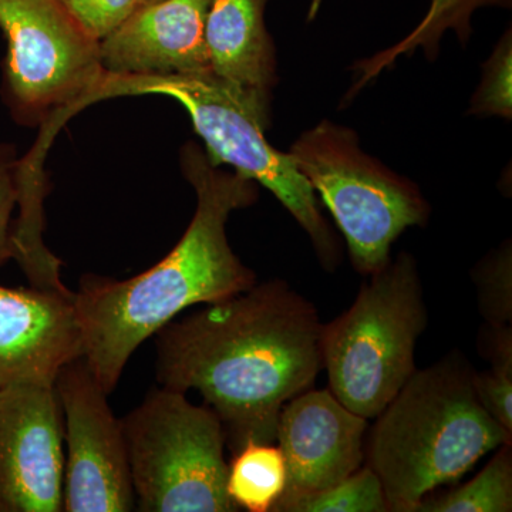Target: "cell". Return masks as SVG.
I'll list each match as a JSON object with an SVG mask.
<instances>
[{"mask_svg":"<svg viewBox=\"0 0 512 512\" xmlns=\"http://www.w3.org/2000/svg\"><path fill=\"white\" fill-rule=\"evenodd\" d=\"M477 289L478 309L485 325H512L511 244L485 256L471 272Z\"/></svg>","mask_w":512,"mask_h":512,"instance_id":"obj_20","label":"cell"},{"mask_svg":"<svg viewBox=\"0 0 512 512\" xmlns=\"http://www.w3.org/2000/svg\"><path fill=\"white\" fill-rule=\"evenodd\" d=\"M147 94L177 100L190 114L211 163L231 165L235 173L268 188L309 235L323 268H338V239L322 217L315 191L291 154L281 153L266 140L269 94L229 83L212 72L185 76L103 73L80 110L101 100Z\"/></svg>","mask_w":512,"mask_h":512,"instance_id":"obj_4","label":"cell"},{"mask_svg":"<svg viewBox=\"0 0 512 512\" xmlns=\"http://www.w3.org/2000/svg\"><path fill=\"white\" fill-rule=\"evenodd\" d=\"M511 33L498 43L493 56L484 66L483 82L474 96L471 111L485 116H501L510 119L511 106Z\"/></svg>","mask_w":512,"mask_h":512,"instance_id":"obj_21","label":"cell"},{"mask_svg":"<svg viewBox=\"0 0 512 512\" xmlns=\"http://www.w3.org/2000/svg\"><path fill=\"white\" fill-rule=\"evenodd\" d=\"M367 430L369 420L330 390L309 389L289 400L276 427L288 477L282 497L312 493L352 476L365 464Z\"/></svg>","mask_w":512,"mask_h":512,"instance_id":"obj_11","label":"cell"},{"mask_svg":"<svg viewBox=\"0 0 512 512\" xmlns=\"http://www.w3.org/2000/svg\"><path fill=\"white\" fill-rule=\"evenodd\" d=\"M0 29L5 99L16 119L45 124L36 147L46 151L103 76L100 40L62 0H0Z\"/></svg>","mask_w":512,"mask_h":512,"instance_id":"obj_8","label":"cell"},{"mask_svg":"<svg viewBox=\"0 0 512 512\" xmlns=\"http://www.w3.org/2000/svg\"><path fill=\"white\" fill-rule=\"evenodd\" d=\"M463 353L416 370L376 417L365 464L382 483L389 512H416L427 495L457 483L512 434L481 406Z\"/></svg>","mask_w":512,"mask_h":512,"instance_id":"obj_3","label":"cell"},{"mask_svg":"<svg viewBox=\"0 0 512 512\" xmlns=\"http://www.w3.org/2000/svg\"><path fill=\"white\" fill-rule=\"evenodd\" d=\"M286 464L274 443H248L228 463L227 493L239 510L271 512L286 488Z\"/></svg>","mask_w":512,"mask_h":512,"instance_id":"obj_15","label":"cell"},{"mask_svg":"<svg viewBox=\"0 0 512 512\" xmlns=\"http://www.w3.org/2000/svg\"><path fill=\"white\" fill-rule=\"evenodd\" d=\"M512 444L497 448V453L473 480L446 491L430 494L416 512H511Z\"/></svg>","mask_w":512,"mask_h":512,"instance_id":"obj_17","label":"cell"},{"mask_svg":"<svg viewBox=\"0 0 512 512\" xmlns=\"http://www.w3.org/2000/svg\"><path fill=\"white\" fill-rule=\"evenodd\" d=\"M323 323L282 279L256 284L156 333L161 387L197 390L220 417L232 454L275 443L279 413L322 370Z\"/></svg>","mask_w":512,"mask_h":512,"instance_id":"obj_1","label":"cell"},{"mask_svg":"<svg viewBox=\"0 0 512 512\" xmlns=\"http://www.w3.org/2000/svg\"><path fill=\"white\" fill-rule=\"evenodd\" d=\"M367 278L348 311L323 325L320 349L330 392L373 420L416 372L429 312L413 255L402 252Z\"/></svg>","mask_w":512,"mask_h":512,"instance_id":"obj_5","label":"cell"},{"mask_svg":"<svg viewBox=\"0 0 512 512\" xmlns=\"http://www.w3.org/2000/svg\"><path fill=\"white\" fill-rule=\"evenodd\" d=\"M478 340L490 369L474 370V389L481 406L512 434V325H484Z\"/></svg>","mask_w":512,"mask_h":512,"instance_id":"obj_18","label":"cell"},{"mask_svg":"<svg viewBox=\"0 0 512 512\" xmlns=\"http://www.w3.org/2000/svg\"><path fill=\"white\" fill-rule=\"evenodd\" d=\"M153 2H158V0H136V8H137V6L147 5V3H153Z\"/></svg>","mask_w":512,"mask_h":512,"instance_id":"obj_24","label":"cell"},{"mask_svg":"<svg viewBox=\"0 0 512 512\" xmlns=\"http://www.w3.org/2000/svg\"><path fill=\"white\" fill-rule=\"evenodd\" d=\"M55 390L64 424L63 511H133L123 426L84 356L62 367Z\"/></svg>","mask_w":512,"mask_h":512,"instance_id":"obj_9","label":"cell"},{"mask_svg":"<svg viewBox=\"0 0 512 512\" xmlns=\"http://www.w3.org/2000/svg\"><path fill=\"white\" fill-rule=\"evenodd\" d=\"M19 158L15 147L0 143V266L13 259V212L18 208Z\"/></svg>","mask_w":512,"mask_h":512,"instance_id":"obj_22","label":"cell"},{"mask_svg":"<svg viewBox=\"0 0 512 512\" xmlns=\"http://www.w3.org/2000/svg\"><path fill=\"white\" fill-rule=\"evenodd\" d=\"M210 0H158L137 6L100 40L104 73L185 76L211 72L205 42Z\"/></svg>","mask_w":512,"mask_h":512,"instance_id":"obj_13","label":"cell"},{"mask_svg":"<svg viewBox=\"0 0 512 512\" xmlns=\"http://www.w3.org/2000/svg\"><path fill=\"white\" fill-rule=\"evenodd\" d=\"M181 167L197 194V208L173 251L124 281L83 276L74 292L83 356L107 394L116 389L133 353L181 312L256 284L255 272L229 245L227 222L231 212L258 200V184L220 170L195 143L181 151Z\"/></svg>","mask_w":512,"mask_h":512,"instance_id":"obj_2","label":"cell"},{"mask_svg":"<svg viewBox=\"0 0 512 512\" xmlns=\"http://www.w3.org/2000/svg\"><path fill=\"white\" fill-rule=\"evenodd\" d=\"M64 424L55 384L0 389V512L63 511Z\"/></svg>","mask_w":512,"mask_h":512,"instance_id":"obj_10","label":"cell"},{"mask_svg":"<svg viewBox=\"0 0 512 512\" xmlns=\"http://www.w3.org/2000/svg\"><path fill=\"white\" fill-rule=\"evenodd\" d=\"M498 6L510 8L511 0H431L426 16L409 36L400 40L392 49L379 53L372 60L363 63V77L360 86L370 77L382 72L402 55H410L417 47H423L426 55L434 56L439 49L441 37L447 30H454L458 39L467 40L471 35V18L478 9Z\"/></svg>","mask_w":512,"mask_h":512,"instance_id":"obj_16","label":"cell"},{"mask_svg":"<svg viewBox=\"0 0 512 512\" xmlns=\"http://www.w3.org/2000/svg\"><path fill=\"white\" fill-rule=\"evenodd\" d=\"M120 420L138 511H239L227 493V436L211 407L160 387Z\"/></svg>","mask_w":512,"mask_h":512,"instance_id":"obj_6","label":"cell"},{"mask_svg":"<svg viewBox=\"0 0 512 512\" xmlns=\"http://www.w3.org/2000/svg\"><path fill=\"white\" fill-rule=\"evenodd\" d=\"M289 154L335 218L359 274L382 271L393 242L429 218L417 187L363 153L349 128L322 121Z\"/></svg>","mask_w":512,"mask_h":512,"instance_id":"obj_7","label":"cell"},{"mask_svg":"<svg viewBox=\"0 0 512 512\" xmlns=\"http://www.w3.org/2000/svg\"><path fill=\"white\" fill-rule=\"evenodd\" d=\"M271 512H389V505L379 477L363 464L338 484L279 498Z\"/></svg>","mask_w":512,"mask_h":512,"instance_id":"obj_19","label":"cell"},{"mask_svg":"<svg viewBox=\"0 0 512 512\" xmlns=\"http://www.w3.org/2000/svg\"><path fill=\"white\" fill-rule=\"evenodd\" d=\"M94 39L109 36L136 9V0H62Z\"/></svg>","mask_w":512,"mask_h":512,"instance_id":"obj_23","label":"cell"},{"mask_svg":"<svg viewBox=\"0 0 512 512\" xmlns=\"http://www.w3.org/2000/svg\"><path fill=\"white\" fill-rule=\"evenodd\" d=\"M83 356L74 292L0 285V389L55 384L67 363Z\"/></svg>","mask_w":512,"mask_h":512,"instance_id":"obj_12","label":"cell"},{"mask_svg":"<svg viewBox=\"0 0 512 512\" xmlns=\"http://www.w3.org/2000/svg\"><path fill=\"white\" fill-rule=\"evenodd\" d=\"M269 0H210L205 42L211 72L229 83L269 94L275 52L265 25Z\"/></svg>","mask_w":512,"mask_h":512,"instance_id":"obj_14","label":"cell"}]
</instances>
